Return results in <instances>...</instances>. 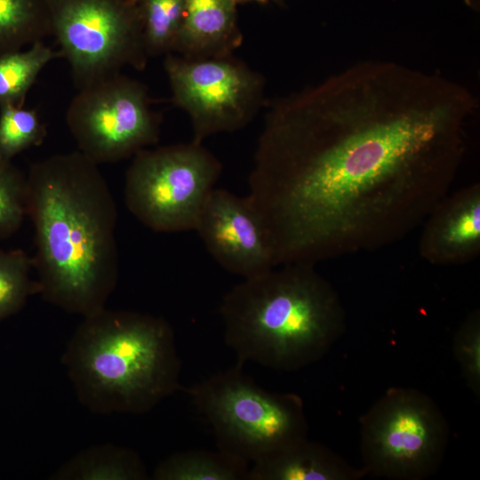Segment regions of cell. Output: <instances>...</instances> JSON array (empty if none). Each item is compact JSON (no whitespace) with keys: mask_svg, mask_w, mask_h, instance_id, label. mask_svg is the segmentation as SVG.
Returning a JSON list of instances; mask_svg holds the SVG:
<instances>
[{"mask_svg":"<svg viewBox=\"0 0 480 480\" xmlns=\"http://www.w3.org/2000/svg\"><path fill=\"white\" fill-rule=\"evenodd\" d=\"M477 108L458 82L379 60L267 100L248 196L276 266L377 250L421 226Z\"/></svg>","mask_w":480,"mask_h":480,"instance_id":"cell-1","label":"cell"},{"mask_svg":"<svg viewBox=\"0 0 480 480\" xmlns=\"http://www.w3.org/2000/svg\"><path fill=\"white\" fill-rule=\"evenodd\" d=\"M26 207L43 299L82 317L104 308L119 277L117 208L98 164L79 150L32 164Z\"/></svg>","mask_w":480,"mask_h":480,"instance_id":"cell-2","label":"cell"},{"mask_svg":"<svg viewBox=\"0 0 480 480\" xmlns=\"http://www.w3.org/2000/svg\"><path fill=\"white\" fill-rule=\"evenodd\" d=\"M314 265L275 267L244 278L222 299L227 346L237 363L292 372L320 360L345 330V312Z\"/></svg>","mask_w":480,"mask_h":480,"instance_id":"cell-3","label":"cell"},{"mask_svg":"<svg viewBox=\"0 0 480 480\" xmlns=\"http://www.w3.org/2000/svg\"><path fill=\"white\" fill-rule=\"evenodd\" d=\"M61 362L78 401L96 414L145 413L184 389L173 329L147 313L105 307L84 316Z\"/></svg>","mask_w":480,"mask_h":480,"instance_id":"cell-4","label":"cell"},{"mask_svg":"<svg viewBox=\"0 0 480 480\" xmlns=\"http://www.w3.org/2000/svg\"><path fill=\"white\" fill-rule=\"evenodd\" d=\"M243 365L184 390L212 428L218 449L252 463L306 438L308 424L300 396L260 388Z\"/></svg>","mask_w":480,"mask_h":480,"instance_id":"cell-5","label":"cell"},{"mask_svg":"<svg viewBox=\"0 0 480 480\" xmlns=\"http://www.w3.org/2000/svg\"><path fill=\"white\" fill-rule=\"evenodd\" d=\"M221 172L220 161L203 142L141 149L125 172V205L153 231L194 230Z\"/></svg>","mask_w":480,"mask_h":480,"instance_id":"cell-6","label":"cell"},{"mask_svg":"<svg viewBox=\"0 0 480 480\" xmlns=\"http://www.w3.org/2000/svg\"><path fill=\"white\" fill-rule=\"evenodd\" d=\"M360 422L367 473L390 479L420 480L438 468L449 428L439 408L422 392L389 388Z\"/></svg>","mask_w":480,"mask_h":480,"instance_id":"cell-7","label":"cell"},{"mask_svg":"<svg viewBox=\"0 0 480 480\" xmlns=\"http://www.w3.org/2000/svg\"><path fill=\"white\" fill-rule=\"evenodd\" d=\"M52 34L62 58L83 89L124 67L146 68V52L136 3L124 0H48Z\"/></svg>","mask_w":480,"mask_h":480,"instance_id":"cell-8","label":"cell"},{"mask_svg":"<svg viewBox=\"0 0 480 480\" xmlns=\"http://www.w3.org/2000/svg\"><path fill=\"white\" fill-rule=\"evenodd\" d=\"M164 68L172 102L188 116L194 141L241 130L264 108V77L233 54L188 59L171 52Z\"/></svg>","mask_w":480,"mask_h":480,"instance_id":"cell-9","label":"cell"},{"mask_svg":"<svg viewBox=\"0 0 480 480\" xmlns=\"http://www.w3.org/2000/svg\"><path fill=\"white\" fill-rule=\"evenodd\" d=\"M66 121L79 151L99 164L129 158L157 143L162 117L146 85L119 73L80 89Z\"/></svg>","mask_w":480,"mask_h":480,"instance_id":"cell-10","label":"cell"},{"mask_svg":"<svg viewBox=\"0 0 480 480\" xmlns=\"http://www.w3.org/2000/svg\"><path fill=\"white\" fill-rule=\"evenodd\" d=\"M194 230L211 256L232 274L249 278L276 267L267 228L248 196L214 188Z\"/></svg>","mask_w":480,"mask_h":480,"instance_id":"cell-11","label":"cell"},{"mask_svg":"<svg viewBox=\"0 0 480 480\" xmlns=\"http://www.w3.org/2000/svg\"><path fill=\"white\" fill-rule=\"evenodd\" d=\"M420 256L439 266L461 265L480 253V185L445 195L424 222Z\"/></svg>","mask_w":480,"mask_h":480,"instance_id":"cell-12","label":"cell"},{"mask_svg":"<svg viewBox=\"0 0 480 480\" xmlns=\"http://www.w3.org/2000/svg\"><path fill=\"white\" fill-rule=\"evenodd\" d=\"M244 37L234 0H184V15L173 53L188 59L233 54Z\"/></svg>","mask_w":480,"mask_h":480,"instance_id":"cell-13","label":"cell"},{"mask_svg":"<svg viewBox=\"0 0 480 480\" xmlns=\"http://www.w3.org/2000/svg\"><path fill=\"white\" fill-rule=\"evenodd\" d=\"M247 480H356L355 468L324 445L307 437L253 461Z\"/></svg>","mask_w":480,"mask_h":480,"instance_id":"cell-14","label":"cell"},{"mask_svg":"<svg viewBox=\"0 0 480 480\" xmlns=\"http://www.w3.org/2000/svg\"><path fill=\"white\" fill-rule=\"evenodd\" d=\"M52 480H145L147 468L133 450L112 444L88 447L60 465Z\"/></svg>","mask_w":480,"mask_h":480,"instance_id":"cell-15","label":"cell"},{"mask_svg":"<svg viewBox=\"0 0 480 480\" xmlns=\"http://www.w3.org/2000/svg\"><path fill=\"white\" fill-rule=\"evenodd\" d=\"M250 462L224 452L188 450L173 453L155 468L153 480H247Z\"/></svg>","mask_w":480,"mask_h":480,"instance_id":"cell-16","label":"cell"},{"mask_svg":"<svg viewBox=\"0 0 480 480\" xmlns=\"http://www.w3.org/2000/svg\"><path fill=\"white\" fill-rule=\"evenodd\" d=\"M62 57L37 41L26 51L0 52V105L23 107L27 94L42 69L52 60Z\"/></svg>","mask_w":480,"mask_h":480,"instance_id":"cell-17","label":"cell"},{"mask_svg":"<svg viewBox=\"0 0 480 480\" xmlns=\"http://www.w3.org/2000/svg\"><path fill=\"white\" fill-rule=\"evenodd\" d=\"M51 34L48 0H0V52L20 50Z\"/></svg>","mask_w":480,"mask_h":480,"instance_id":"cell-18","label":"cell"},{"mask_svg":"<svg viewBox=\"0 0 480 480\" xmlns=\"http://www.w3.org/2000/svg\"><path fill=\"white\" fill-rule=\"evenodd\" d=\"M148 56L173 52L184 15V0H136Z\"/></svg>","mask_w":480,"mask_h":480,"instance_id":"cell-19","label":"cell"},{"mask_svg":"<svg viewBox=\"0 0 480 480\" xmlns=\"http://www.w3.org/2000/svg\"><path fill=\"white\" fill-rule=\"evenodd\" d=\"M32 258L24 251L0 249V322L17 314L28 299L39 293L36 280L30 277Z\"/></svg>","mask_w":480,"mask_h":480,"instance_id":"cell-20","label":"cell"},{"mask_svg":"<svg viewBox=\"0 0 480 480\" xmlns=\"http://www.w3.org/2000/svg\"><path fill=\"white\" fill-rule=\"evenodd\" d=\"M46 125L34 109L11 104L0 105V156L12 160L16 155L41 145Z\"/></svg>","mask_w":480,"mask_h":480,"instance_id":"cell-21","label":"cell"},{"mask_svg":"<svg viewBox=\"0 0 480 480\" xmlns=\"http://www.w3.org/2000/svg\"><path fill=\"white\" fill-rule=\"evenodd\" d=\"M26 196L27 176L12 160L0 156V240L20 228L27 216Z\"/></svg>","mask_w":480,"mask_h":480,"instance_id":"cell-22","label":"cell"},{"mask_svg":"<svg viewBox=\"0 0 480 480\" xmlns=\"http://www.w3.org/2000/svg\"><path fill=\"white\" fill-rule=\"evenodd\" d=\"M456 360L469 388L480 392V314L471 312L458 329L453 340Z\"/></svg>","mask_w":480,"mask_h":480,"instance_id":"cell-23","label":"cell"},{"mask_svg":"<svg viewBox=\"0 0 480 480\" xmlns=\"http://www.w3.org/2000/svg\"><path fill=\"white\" fill-rule=\"evenodd\" d=\"M235 3L238 4H250L254 3L261 5H268V4H277L280 6L284 5V0H234Z\"/></svg>","mask_w":480,"mask_h":480,"instance_id":"cell-24","label":"cell"},{"mask_svg":"<svg viewBox=\"0 0 480 480\" xmlns=\"http://www.w3.org/2000/svg\"><path fill=\"white\" fill-rule=\"evenodd\" d=\"M124 1L132 2V3H135V2H136V0H124Z\"/></svg>","mask_w":480,"mask_h":480,"instance_id":"cell-25","label":"cell"}]
</instances>
